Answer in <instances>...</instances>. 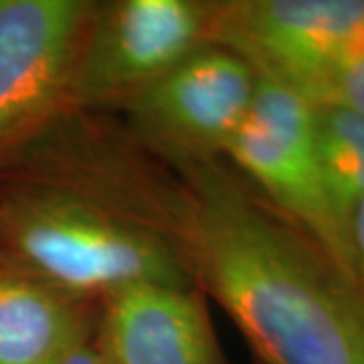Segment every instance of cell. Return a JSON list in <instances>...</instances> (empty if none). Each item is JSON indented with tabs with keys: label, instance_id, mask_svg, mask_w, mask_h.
Returning a JSON list of instances; mask_svg holds the SVG:
<instances>
[{
	"label": "cell",
	"instance_id": "obj_1",
	"mask_svg": "<svg viewBox=\"0 0 364 364\" xmlns=\"http://www.w3.org/2000/svg\"><path fill=\"white\" fill-rule=\"evenodd\" d=\"M186 269L265 364H364V291L213 160L186 162Z\"/></svg>",
	"mask_w": 364,
	"mask_h": 364
},
{
	"label": "cell",
	"instance_id": "obj_2",
	"mask_svg": "<svg viewBox=\"0 0 364 364\" xmlns=\"http://www.w3.org/2000/svg\"><path fill=\"white\" fill-rule=\"evenodd\" d=\"M2 229L28 275L65 296L191 286L186 263L160 237L71 196H18L2 213Z\"/></svg>",
	"mask_w": 364,
	"mask_h": 364
},
{
	"label": "cell",
	"instance_id": "obj_3",
	"mask_svg": "<svg viewBox=\"0 0 364 364\" xmlns=\"http://www.w3.org/2000/svg\"><path fill=\"white\" fill-rule=\"evenodd\" d=\"M225 152L272 198L282 219L363 289L350 233L326 191L316 150L314 105L306 97L259 77L247 117Z\"/></svg>",
	"mask_w": 364,
	"mask_h": 364
},
{
	"label": "cell",
	"instance_id": "obj_4",
	"mask_svg": "<svg viewBox=\"0 0 364 364\" xmlns=\"http://www.w3.org/2000/svg\"><path fill=\"white\" fill-rule=\"evenodd\" d=\"M213 35V11L186 0H124L105 9L75 59L81 104L134 100Z\"/></svg>",
	"mask_w": 364,
	"mask_h": 364
},
{
	"label": "cell",
	"instance_id": "obj_5",
	"mask_svg": "<svg viewBox=\"0 0 364 364\" xmlns=\"http://www.w3.org/2000/svg\"><path fill=\"white\" fill-rule=\"evenodd\" d=\"M363 18L364 0H249L213 11V35L310 102Z\"/></svg>",
	"mask_w": 364,
	"mask_h": 364
},
{
	"label": "cell",
	"instance_id": "obj_6",
	"mask_svg": "<svg viewBox=\"0 0 364 364\" xmlns=\"http://www.w3.org/2000/svg\"><path fill=\"white\" fill-rule=\"evenodd\" d=\"M257 81L237 53L200 47L132 100L134 117L152 140L200 160L225 152L247 117Z\"/></svg>",
	"mask_w": 364,
	"mask_h": 364
},
{
	"label": "cell",
	"instance_id": "obj_7",
	"mask_svg": "<svg viewBox=\"0 0 364 364\" xmlns=\"http://www.w3.org/2000/svg\"><path fill=\"white\" fill-rule=\"evenodd\" d=\"M83 16L75 0H0V150L65 90Z\"/></svg>",
	"mask_w": 364,
	"mask_h": 364
},
{
	"label": "cell",
	"instance_id": "obj_8",
	"mask_svg": "<svg viewBox=\"0 0 364 364\" xmlns=\"http://www.w3.org/2000/svg\"><path fill=\"white\" fill-rule=\"evenodd\" d=\"M95 344L109 364H229L191 286L148 284L105 298Z\"/></svg>",
	"mask_w": 364,
	"mask_h": 364
},
{
	"label": "cell",
	"instance_id": "obj_9",
	"mask_svg": "<svg viewBox=\"0 0 364 364\" xmlns=\"http://www.w3.org/2000/svg\"><path fill=\"white\" fill-rule=\"evenodd\" d=\"M85 334L69 296L28 273L0 272V364H59Z\"/></svg>",
	"mask_w": 364,
	"mask_h": 364
},
{
	"label": "cell",
	"instance_id": "obj_10",
	"mask_svg": "<svg viewBox=\"0 0 364 364\" xmlns=\"http://www.w3.org/2000/svg\"><path fill=\"white\" fill-rule=\"evenodd\" d=\"M314 132L326 191L350 233L352 210L364 198V116L314 105Z\"/></svg>",
	"mask_w": 364,
	"mask_h": 364
},
{
	"label": "cell",
	"instance_id": "obj_11",
	"mask_svg": "<svg viewBox=\"0 0 364 364\" xmlns=\"http://www.w3.org/2000/svg\"><path fill=\"white\" fill-rule=\"evenodd\" d=\"M312 105H334L364 116V18L344 43L336 63L310 100Z\"/></svg>",
	"mask_w": 364,
	"mask_h": 364
},
{
	"label": "cell",
	"instance_id": "obj_12",
	"mask_svg": "<svg viewBox=\"0 0 364 364\" xmlns=\"http://www.w3.org/2000/svg\"><path fill=\"white\" fill-rule=\"evenodd\" d=\"M59 364H109L104 352L95 344V340L90 338V334L81 336L73 346L65 352L63 360Z\"/></svg>",
	"mask_w": 364,
	"mask_h": 364
},
{
	"label": "cell",
	"instance_id": "obj_13",
	"mask_svg": "<svg viewBox=\"0 0 364 364\" xmlns=\"http://www.w3.org/2000/svg\"><path fill=\"white\" fill-rule=\"evenodd\" d=\"M350 243L356 272L364 289V198L354 207L350 217Z\"/></svg>",
	"mask_w": 364,
	"mask_h": 364
}]
</instances>
